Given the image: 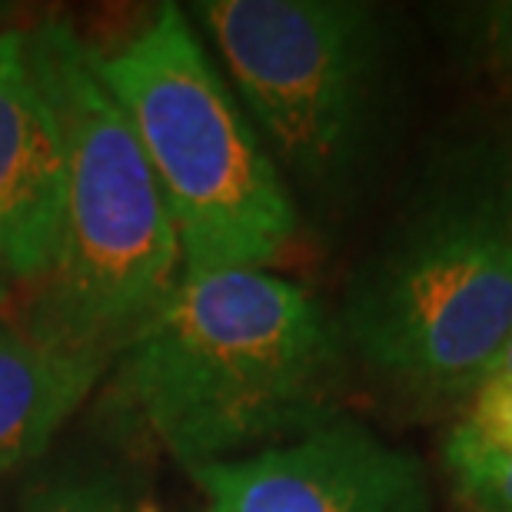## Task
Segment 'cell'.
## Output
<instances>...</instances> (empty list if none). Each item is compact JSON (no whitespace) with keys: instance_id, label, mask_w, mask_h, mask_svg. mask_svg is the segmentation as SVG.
I'll list each match as a JSON object with an SVG mask.
<instances>
[{"instance_id":"ba28073f","label":"cell","mask_w":512,"mask_h":512,"mask_svg":"<svg viewBox=\"0 0 512 512\" xmlns=\"http://www.w3.org/2000/svg\"><path fill=\"white\" fill-rule=\"evenodd\" d=\"M107 363V356L0 316V479L44 453Z\"/></svg>"},{"instance_id":"8fae6325","label":"cell","mask_w":512,"mask_h":512,"mask_svg":"<svg viewBox=\"0 0 512 512\" xmlns=\"http://www.w3.org/2000/svg\"><path fill=\"white\" fill-rule=\"evenodd\" d=\"M453 489L469 512H512V459L453 483Z\"/></svg>"},{"instance_id":"30bf717a","label":"cell","mask_w":512,"mask_h":512,"mask_svg":"<svg viewBox=\"0 0 512 512\" xmlns=\"http://www.w3.org/2000/svg\"><path fill=\"white\" fill-rule=\"evenodd\" d=\"M20 512H147L130 483L107 466L67 463L30 483Z\"/></svg>"},{"instance_id":"277c9868","label":"cell","mask_w":512,"mask_h":512,"mask_svg":"<svg viewBox=\"0 0 512 512\" xmlns=\"http://www.w3.org/2000/svg\"><path fill=\"white\" fill-rule=\"evenodd\" d=\"M97 70L127 114L180 243L183 273L266 270L296 233V207L247 110L177 4Z\"/></svg>"},{"instance_id":"5bb4252c","label":"cell","mask_w":512,"mask_h":512,"mask_svg":"<svg viewBox=\"0 0 512 512\" xmlns=\"http://www.w3.org/2000/svg\"><path fill=\"white\" fill-rule=\"evenodd\" d=\"M0 300H4V273H0Z\"/></svg>"},{"instance_id":"4fadbf2b","label":"cell","mask_w":512,"mask_h":512,"mask_svg":"<svg viewBox=\"0 0 512 512\" xmlns=\"http://www.w3.org/2000/svg\"><path fill=\"white\" fill-rule=\"evenodd\" d=\"M493 376H499V380H512V336H509V343H506L503 356H499V363H496Z\"/></svg>"},{"instance_id":"5b68a950","label":"cell","mask_w":512,"mask_h":512,"mask_svg":"<svg viewBox=\"0 0 512 512\" xmlns=\"http://www.w3.org/2000/svg\"><path fill=\"white\" fill-rule=\"evenodd\" d=\"M187 17L210 37L276 167L313 197H343L380 124V10L356 0H200Z\"/></svg>"},{"instance_id":"8992f818","label":"cell","mask_w":512,"mask_h":512,"mask_svg":"<svg viewBox=\"0 0 512 512\" xmlns=\"http://www.w3.org/2000/svg\"><path fill=\"white\" fill-rule=\"evenodd\" d=\"M190 479L210 512H433L419 459L343 416Z\"/></svg>"},{"instance_id":"9c48e42d","label":"cell","mask_w":512,"mask_h":512,"mask_svg":"<svg viewBox=\"0 0 512 512\" xmlns=\"http://www.w3.org/2000/svg\"><path fill=\"white\" fill-rule=\"evenodd\" d=\"M466 403L443 439V466L453 483L512 459V380L489 376Z\"/></svg>"},{"instance_id":"6da1fadb","label":"cell","mask_w":512,"mask_h":512,"mask_svg":"<svg viewBox=\"0 0 512 512\" xmlns=\"http://www.w3.org/2000/svg\"><path fill=\"white\" fill-rule=\"evenodd\" d=\"M343 330L266 270L180 273L117 353V396L187 473L330 419Z\"/></svg>"},{"instance_id":"7c38bea8","label":"cell","mask_w":512,"mask_h":512,"mask_svg":"<svg viewBox=\"0 0 512 512\" xmlns=\"http://www.w3.org/2000/svg\"><path fill=\"white\" fill-rule=\"evenodd\" d=\"M476 24L486 60L512 84V0L483 4L476 10Z\"/></svg>"},{"instance_id":"52a82bcc","label":"cell","mask_w":512,"mask_h":512,"mask_svg":"<svg viewBox=\"0 0 512 512\" xmlns=\"http://www.w3.org/2000/svg\"><path fill=\"white\" fill-rule=\"evenodd\" d=\"M67 193L64 133L27 34L0 30V273L40 283L60 250Z\"/></svg>"},{"instance_id":"7a4b0ae2","label":"cell","mask_w":512,"mask_h":512,"mask_svg":"<svg viewBox=\"0 0 512 512\" xmlns=\"http://www.w3.org/2000/svg\"><path fill=\"white\" fill-rule=\"evenodd\" d=\"M343 340L419 403L469 399L512 336V147L456 143L353 276Z\"/></svg>"},{"instance_id":"3957f363","label":"cell","mask_w":512,"mask_h":512,"mask_svg":"<svg viewBox=\"0 0 512 512\" xmlns=\"http://www.w3.org/2000/svg\"><path fill=\"white\" fill-rule=\"evenodd\" d=\"M27 47L67 157L64 227L37 330L117 360L180 280L177 230L137 133L100 77L97 50L67 20L27 30Z\"/></svg>"}]
</instances>
